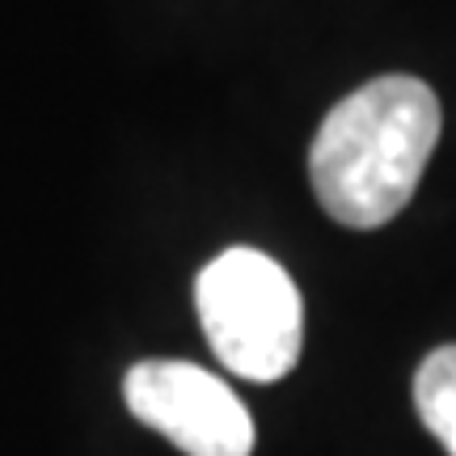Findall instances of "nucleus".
Instances as JSON below:
<instances>
[{
	"label": "nucleus",
	"mask_w": 456,
	"mask_h": 456,
	"mask_svg": "<svg viewBox=\"0 0 456 456\" xmlns=\"http://www.w3.org/2000/svg\"><path fill=\"white\" fill-rule=\"evenodd\" d=\"M440 127V98L419 77L389 72L346 94L309 148L317 203L346 228L389 224L419 191Z\"/></svg>",
	"instance_id": "nucleus-1"
},
{
	"label": "nucleus",
	"mask_w": 456,
	"mask_h": 456,
	"mask_svg": "<svg viewBox=\"0 0 456 456\" xmlns=\"http://www.w3.org/2000/svg\"><path fill=\"white\" fill-rule=\"evenodd\" d=\"M414 410L423 427L444 444V452L456 456V342L440 346L419 363L414 372Z\"/></svg>",
	"instance_id": "nucleus-4"
},
{
	"label": "nucleus",
	"mask_w": 456,
	"mask_h": 456,
	"mask_svg": "<svg viewBox=\"0 0 456 456\" xmlns=\"http://www.w3.org/2000/svg\"><path fill=\"white\" fill-rule=\"evenodd\" d=\"M199 326L232 376L271 385L288 376L305 342V305L292 275L271 254L237 245L195 279Z\"/></svg>",
	"instance_id": "nucleus-2"
},
{
	"label": "nucleus",
	"mask_w": 456,
	"mask_h": 456,
	"mask_svg": "<svg viewBox=\"0 0 456 456\" xmlns=\"http://www.w3.org/2000/svg\"><path fill=\"white\" fill-rule=\"evenodd\" d=\"M123 402L186 456H249L254 419L237 393L186 359H144L123 380Z\"/></svg>",
	"instance_id": "nucleus-3"
}]
</instances>
